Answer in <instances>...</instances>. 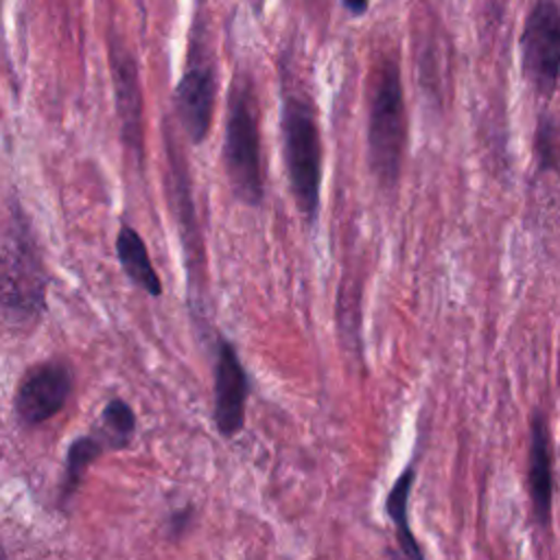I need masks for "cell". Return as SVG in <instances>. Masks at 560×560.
Returning <instances> with one entry per match:
<instances>
[{"instance_id":"1","label":"cell","mask_w":560,"mask_h":560,"mask_svg":"<svg viewBox=\"0 0 560 560\" xmlns=\"http://www.w3.org/2000/svg\"><path fill=\"white\" fill-rule=\"evenodd\" d=\"M405 145L407 117L401 73L394 60H384L375 75L368 108V165L384 188L399 184Z\"/></svg>"},{"instance_id":"2","label":"cell","mask_w":560,"mask_h":560,"mask_svg":"<svg viewBox=\"0 0 560 560\" xmlns=\"http://www.w3.org/2000/svg\"><path fill=\"white\" fill-rule=\"evenodd\" d=\"M280 132H283L285 165L296 208L314 226L318 221L322 191V136L316 108L307 97H285Z\"/></svg>"},{"instance_id":"3","label":"cell","mask_w":560,"mask_h":560,"mask_svg":"<svg viewBox=\"0 0 560 560\" xmlns=\"http://www.w3.org/2000/svg\"><path fill=\"white\" fill-rule=\"evenodd\" d=\"M223 171L232 195L258 208L265 199V178L260 162V134L256 119V99L247 77L239 75L232 86L230 108L223 132Z\"/></svg>"},{"instance_id":"4","label":"cell","mask_w":560,"mask_h":560,"mask_svg":"<svg viewBox=\"0 0 560 560\" xmlns=\"http://www.w3.org/2000/svg\"><path fill=\"white\" fill-rule=\"evenodd\" d=\"M217 104V62L215 53L199 34V27L191 32L188 56L184 73L175 88V114L193 145H202L212 127Z\"/></svg>"},{"instance_id":"5","label":"cell","mask_w":560,"mask_h":560,"mask_svg":"<svg viewBox=\"0 0 560 560\" xmlns=\"http://www.w3.org/2000/svg\"><path fill=\"white\" fill-rule=\"evenodd\" d=\"M47 301V276L38 254L23 241L0 249V309L14 322L36 320Z\"/></svg>"},{"instance_id":"6","label":"cell","mask_w":560,"mask_h":560,"mask_svg":"<svg viewBox=\"0 0 560 560\" xmlns=\"http://www.w3.org/2000/svg\"><path fill=\"white\" fill-rule=\"evenodd\" d=\"M523 75L543 97H551L560 71V10L558 0H538L521 36Z\"/></svg>"},{"instance_id":"7","label":"cell","mask_w":560,"mask_h":560,"mask_svg":"<svg viewBox=\"0 0 560 560\" xmlns=\"http://www.w3.org/2000/svg\"><path fill=\"white\" fill-rule=\"evenodd\" d=\"M212 375V421L217 434L223 440H232L245 427L249 377L236 346L221 336L215 349Z\"/></svg>"},{"instance_id":"8","label":"cell","mask_w":560,"mask_h":560,"mask_svg":"<svg viewBox=\"0 0 560 560\" xmlns=\"http://www.w3.org/2000/svg\"><path fill=\"white\" fill-rule=\"evenodd\" d=\"M73 392V373L62 362H49L32 370L16 397L23 423L40 425L60 414Z\"/></svg>"},{"instance_id":"9","label":"cell","mask_w":560,"mask_h":560,"mask_svg":"<svg viewBox=\"0 0 560 560\" xmlns=\"http://www.w3.org/2000/svg\"><path fill=\"white\" fill-rule=\"evenodd\" d=\"M110 64L114 80L117 114L121 121V136L127 149L143 151V90L138 77V64L123 42H112Z\"/></svg>"},{"instance_id":"10","label":"cell","mask_w":560,"mask_h":560,"mask_svg":"<svg viewBox=\"0 0 560 560\" xmlns=\"http://www.w3.org/2000/svg\"><path fill=\"white\" fill-rule=\"evenodd\" d=\"M527 490L538 527L549 529L553 503V453L547 414L534 410L529 421V451H527Z\"/></svg>"},{"instance_id":"11","label":"cell","mask_w":560,"mask_h":560,"mask_svg":"<svg viewBox=\"0 0 560 560\" xmlns=\"http://www.w3.org/2000/svg\"><path fill=\"white\" fill-rule=\"evenodd\" d=\"M416 482V466H405L399 477L394 479L392 488L386 495V512L394 525L397 547H399V560H425L423 545L414 536L412 523H410V497Z\"/></svg>"},{"instance_id":"12","label":"cell","mask_w":560,"mask_h":560,"mask_svg":"<svg viewBox=\"0 0 560 560\" xmlns=\"http://www.w3.org/2000/svg\"><path fill=\"white\" fill-rule=\"evenodd\" d=\"M117 256H119V263H121L125 276L138 290H143L149 299L162 296V280L151 263L149 249H147L143 236L127 223H123L119 230Z\"/></svg>"},{"instance_id":"13","label":"cell","mask_w":560,"mask_h":560,"mask_svg":"<svg viewBox=\"0 0 560 560\" xmlns=\"http://www.w3.org/2000/svg\"><path fill=\"white\" fill-rule=\"evenodd\" d=\"M136 425L132 405L123 399H112L101 414V442L106 449H125L136 434Z\"/></svg>"},{"instance_id":"14","label":"cell","mask_w":560,"mask_h":560,"mask_svg":"<svg viewBox=\"0 0 560 560\" xmlns=\"http://www.w3.org/2000/svg\"><path fill=\"white\" fill-rule=\"evenodd\" d=\"M106 451V445L101 442V438L95 436H84L77 438L66 455V475H64V497L69 499L82 484L86 471L90 468V464L101 458Z\"/></svg>"},{"instance_id":"15","label":"cell","mask_w":560,"mask_h":560,"mask_svg":"<svg viewBox=\"0 0 560 560\" xmlns=\"http://www.w3.org/2000/svg\"><path fill=\"white\" fill-rule=\"evenodd\" d=\"M536 156L543 169H556V127L551 119H540L538 123Z\"/></svg>"},{"instance_id":"16","label":"cell","mask_w":560,"mask_h":560,"mask_svg":"<svg viewBox=\"0 0 560 560\" xmlns=\"http://www.w3.org/2000/svg\"><path fill=\"white\" fill-rule=\"evenodd\" d=\"M188 525H191V508H186L184 512H175L173 516H171V534H182V532H186L188 529Z\"/></svg>"},{"instance_id":"17","label":"cell","mask_w":560,"mask_h":560,"mask_svg":"<svg viewBox=\"0 0 560 560\" xmlns=\"http://www.w3.org/2000/svg\"><path fill=\"white\" fill-rule=\"evenodd\" d=\"M342 5L353 14V16H364L370 8V0H342Z\"/></svg>"}]
</instances>
